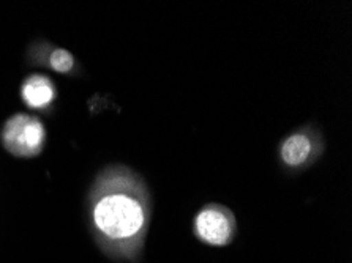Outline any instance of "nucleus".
<instances>
[{"label":"nucleus","mask_w":352,"mask_h":263,"mask_svg":"<svg viewBox=\"0 0 352 263\" xmlns=\"http://www.w3.org/2000/svg\"><path fill=\"white\" fill-rule=\"evenodd\" d=\"M21 95H23L24 103L32 109H43L54 101L56 89L50 78L43 76V74H34L24 80Z\"/></svg>","instance_id":"5"},{"label":"nucleus","mask_w":352,"mask_h":263,"mask_svg":"<svg viewBox=\"0 0 352 263\" xmlns=\"http://www.w3.org/2000/svg\"><path fill=\"white\" fill-rule=\"evenodd\" d=\"M321 136L310 128H305L289 134L281 142L280 158L291 169L307 168L321 155Z\"/></svg>","instance_id":"4"},{"label":"nucleus","mask_w":352,"mask_h":263,"mask_svg":"<svg viewBox=\"0 0 352 263\" xmlns=\"http://www.w3.org/2000/svg\"><path fill=\"white\" fill-rule=\"evenodd\" d=\"M193 232L202 243L223 248L232 243L237 232V224L234 213L229 208L210 203L201 208L195 216Z\"/></svg>","instance_id":"3"},{"label":"nucleus","mask_w":352,"mask_h":263,"mask_svg":"<svg viewBox=\"0 0 352 263\" xmlns=\"http://www.w3.org/2000/svg\"><path fill=\"white\" fill-rule=\"evenodd\" d=\"M51 68L57 73H70L74 67L73 56L65 49H56L50 56Z\"/></svg>","instance_id":"6"},{"label":"nucleus","mask_w":352,"mask_h":263,"mask_svg":"<svg viewBox=\"0 0 352 263\" xmlns=\"http://www.w3.org/2000/svg\"><path fill=\"white\" fill-rule=\"evenodd\" d=\"M46 133L43 123L35 117L18 114L5 123L2 130L3 147L14 157L32 158L40 155Z\"/></svg>","instance_id":"2"},{"label":"nucleus","mask_w":352,"mask_h":263,"mask_svg":"<svg viewBox=\"0 0 352 263\" xmlns=\"http://www.w3.org/2000/svg\"><path fill=\"white\" fill-rule=\"evenodd\" d=\"M151 218V192L140 175L124 165L101 172L90 192V221L101 248L114 259L136 260Z\"/></svg>","instance_id":"1"}]
</instances>
